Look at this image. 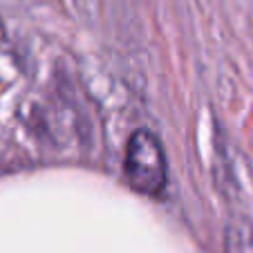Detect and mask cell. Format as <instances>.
<instances>
[{
  "mask_svg": "<svg viewBox=\"0 0 253 253\" xmlns=\"http://www.w3.org/2000/svg\"><path fill=\"white\" fill-rule=\"evenodd\" d=\"M124 175L130 188L141 195L159 197L166 188V153L153 132L137 130L130 134L124 155Z\"/></svg>",
  "mask_w": 253,
  "mask_h": 253,
  "instance_id": "1",
  "label": "cell"
},
{
  "mask_svg": "<svg viewBox=\"0 0 253 253\" xmlns=\"http://www.w3.org/2000/svg\"><path fill=\"white\" fill-rule=\"evenodd\" d=\"M224 253H253V222L233 217L226 224Z\"/></svg>",
  "mask_w": 253,
  "mask_h": 253,
  "instance_id": "2",
  "label": "cell"
}]
</instances>
